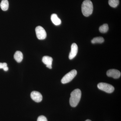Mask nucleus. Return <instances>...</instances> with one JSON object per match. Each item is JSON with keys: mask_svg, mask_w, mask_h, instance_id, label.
Wrapping results in <instances>:
<instances>
[{"mask_svg": "<svg viewBox=\"0 0 121 121\" xmlns=\"http://www.w3.org/2000/svg\"><path fill=\"white\" fill-rule=\"evenodd\" d=\"M70 98V104L72 107H75L80 101L82 92L79 89H76L71 92Z\"/></svg>", "mask_w": 121, "mask_h": 121, "instance_id": "1", "label": "nucleus"}, {"mask_svg": "<svg viewBox=\"0 0 121 121\" xmlns=\"http://www.w3.org/2000/svg\"><path fill=\"white\" fill-rule=\"evenodd\" d=\"M37 38L39 40H43L47 37V33L44 29L41 26H38L35 28Z\"/></svg>", "mask_w": 121, "mask_h": 121, "instance_id": "5", "label": "nucleus"}, {"mask_svg": "<svg viewBox=\"0 0 121 121\" xmlns=\"http://www.w3.org/2000/svg\"><path fill=\"white\" fill-rule=\"evenodd\" d=\"M104 39L103 37H98L94 38L91 40V42L92 43H101L104 42Z\"/></svg>", "mask_w": 121, "mask_h": 121, "instance_id": "13", "label": "nucleus"}, {"mask_svg": "<svg viewBox=\"0 0 121 121\" xmlns=\"http://www.w3.org/2000/svg\"><path fill=\"white\" fill-rule=\"evenodd\" d=\"M77 74V71L75 69L72 70L63 77L61 79V82L63 84H65L70 82L75 78Z\"/></svg>", "mask_w": 121, "mask_h": 121, "instance_id": "3", "label": "nucleus"}, {"mask_svg": "<svg viewBox=\"0 0 121 121\" xmlns=\"http://www.w3.org/2000/svg\"><path fill=\"white\" fill-rule=\"evenodd\" d=\"M98 87L99 90L108 93H112L114 90L112 86L106 83H99L98 84Z\"/></svg>", "mask_w": 121, "mask_h": 121, "instance_id": "4", "label": "nucleus"}, {"mask_svg": "<svg viewBox=\"0 0 121 121\" xmlns=\"http://www.w3.org/2000/svg\"><path fill=\"white\" fill-rule=\"evenodd\" d=\"M86 121H91V120H89V119H87V120H86Z\"/></svg>", "mask_w": 121, "mask_h": 121, "instance_id": "18", "label": "nucleus"}, {"mask_svg": "<svg viewBox=\"0 0 121 121\" xmlns=\"http://www.w3.org/2000/svg\"><path fill=\"white\" fill-rule=\"evenodd\" d=\"M32 99L36 102H40L42 101L43 96L38 91H33L31 94Z\"/></svg>", "mask_w": 121, "mask_h": 121, "instance_id": "7", "label": "nucleus"}, {"mask_svg": "<svg viewBox=\"0 0 121 121\" xmlns=\"http://www.w3.org/2000/svg\"><path fill=\"white\" fill-rule=\"evenodd\" d=\"M0 69H3L5 71H8L9 68L7 66V63H0Z\"/></svg>", "mask_w": 121, "mask_h": 121, "instance_id": "16", "label": "nucleus"}, {"mask_svg": "<svg viewBox=\"0 0 121 121\" xmlns=\"http://www.w3.org/2000/svg\"><path fill=\"white\" fill-rule=\"evenodd\" d=\"M78 47L76 43H73L71 46V50L69 54V58L70 60H72L75 57L78 53Z\"/></svg>", "mask_w": 121, "mask_h": 121, "instance_id": "8", "label": "nucleus"}, {"mask_svg": "<svg viewBox=\"0 0 121 121\" xmlns=\"http://www.w3.org/2000/svg\"><path fill=\"white\" fill-rule=\"evenodd\" d=\"M51 20L53 23L56 26L60 25L61 23V20L58 17L57 15L55 13L51 15Z\"/></svg>", "mask_w": 121, "mask_h": 121, "instance_id": "10", "label": "nucleus"}, {"mask_svg": "<svg viewBox=\"0 0 121 121\" xmlns=\"http://www.w3.org/2000/svg\"><path fill=\"white\" fill-rule=\"evenodd\" d=\"M121 74V72L119 70L115 69H110L107 72V76L112 77L114 79H117L120 78Z\"/></svg>", "mask_w": 121, "mask_h": 121, "instance_id": "6", "label": "nucleus"}, {"mask_svg": "<svg viewBox=\"0 0 121 121\" xmlns=\"http://www.w3.org/2000/svg\"><path fill=\"white\" fill-rule=\"evenodd\" d=\"M14 58L17 62L20 63L23 60V54L21 52L17 51L14 54Z\"/></svg>", "mask_w": 121, "mask_h": 121, "instance_id": "11", "label": "nucleus"}, {"mask_svg": "<svg viewBox=\"0 0 121 121\" xmlns=\"http://www.w3.org/2000/svg\"><path fill=\"white\" fill-rule=\"evenodd\" d=\"M93 3L90 0H85L82 5V14L86 17H89L93 13Z\"/></svg>", "mask_w": 121, "mask_h": 121, "instance_id": "2", "label": "nucleus"}, {"mask_svg": "<svg viewBox=\"0 0 121 121\" xmlns=\"http://www.w3.org/2000/svg\"><path fill=\"white\" fill-rule=\"evenodd\" d=\"M0 7L3 11H6L8 9L9 3L8 0H2L0 4Z\"/></svg>", "mask_w": 121, "mask_h": 121, "instance_id": "12", "label": "nucleus"}, {"mask_svg": "<svg viewBox=\"0 0 121 121\" xmlns=\"http://www.w3.org/2000/svg\"><path fill=\"white\" fill-rule=\"evenodd\" d=\"M53 59L51 57L48 56H44L43 57L42 61L44 64L46 65L47 67L50 69L52 68V64Z\"/></svg>", "mask_w": 121, "mask_h": 121, "instance_id": "9", "label": "nucleus"}, {"mask_svg": "<svg viewBox=\"0 0 121 121\" xmlns=\"http://www.w3.org/2000/svg\"><path fill=\"white\" fill-rule=\"evenodd\" d=\"M109 27L108 24H104L103 25L100 26L99 28V31L102 33H105L108 31Z\"/></svg>", "mask_w": 121, "mask_h": 121, "instance_id": "14", "label": "nucleus"}, {"mask_svg": "<svg viewBox=\"0 0 121 121\" xmlns=\"http://www.w3.org/2000/svg\"><path fill=\"white\" fill-rule=\"evenodd\" d=\"M37 121H48V120L46 117L43 115H41L38 118Z\"/></svg>", "mask_w": 121, "mask_h": 121, "instance_id": "17", "label": "nucleus"}, {"mask_svg": "<svg viewBox=\"0 0 121 121\" xmlns=\"http://www.w3.org/2000/svg\"><path fill=\"white\" fill-rule=\"evenodd\" d=\"M108 4L111 7L116 8L119 4V0H109Z\"/></svg>", "mask_w": 121, "mask_h": 121, "instance_id": "15", "label": "nucleus"}]
</instances>
